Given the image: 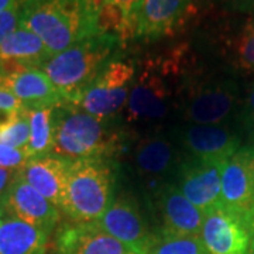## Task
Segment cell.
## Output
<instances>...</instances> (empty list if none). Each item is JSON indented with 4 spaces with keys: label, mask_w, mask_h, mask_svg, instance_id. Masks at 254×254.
<instances>
[{
    "label": "cell",
    "mask_w": 254,
    "mask_h": 254,
    "mask_svg": "<svg viewBox=\"0 0 254 254\" xmlns=\"http://www.w3.org/2000/svg\"><path fill=\"white\" fill-rule=\"evenodd\" d=\"M223 57L237 72L250 73L254 71V18H249L235 33L226 37Z\"/></svg>",
    "instance_id": "22"
},
{
    "label": "cell",
    "mask_w": 254,
    "mask_h": 254,
    "mask_svg": "<svg viewBox=\"0 0 254 254\" xmlns=\"http://www.w3.org/2000/svg\"><path fill=\"white\" fill-rule=\"evenodd\" d=\"M0 89L11 93L27 109L50 108L63 103L58 91L41 68L0 72Z\"/></svg>",
    "instance_id": "16"
},
{
    "label": "cell",
    "mask_w": 254,
    "mask_h": 254,
    "mask_svg": "<svg viewBox=\"0 0 254 254\" xmlns=\"http://www.w3.org/2000/svg\"><path fill=\"white\" fill-rule=\"evenodd\" d=\"M95 6H103L118 13L125 21L131 38H136L138 16L144 0H93Z\"/></svg>",
    "instance_id": "25"
},
{
    "label": "cell",
    "mask_w": 254,
    "mask_h": 254,
    "mask_svg": "<svg viewBox=\"0 0 254 254\" xmlns=\"http://www.w3.org/2000/svg\"><path fill=\"white\" fill-rule=\"evenodd\" d=\"M243 119L247 125L254 126V83L250 86V89L247 92L245 103H243Z\"/></svg>",
    "instance_id": "30"
},
{
    "label": "cell",
    "mask_w": 254,
    "mask_h": 254,
    "mask_svg": "<svg viewBox=\"0 0 254 254\" xmlns=\"http://www.w3.org/2000/svg\"><path fill=\"white\" fill-rule=\"evenodd\" d=\"M225 164L203 163L187 157L175 173V185L185 198L203 213L223 206L222 202V168Z\"/></svg>",
    "instance_id": "11"
},
{
    "label": "cell",
    "mask_w": 254,
    "mask_h": 254,
    "mask_svg": "<svg viewBox=\"0 0 254 254\" xmlns=\"http://www.w3.org/2000/svg\"><path fill=\"white\" fill-rule=\"evenodd\" d=\"M237 102V88L232 82L210 81L199 75L185 73L177 109L187 125H223Z\"/></svg>",
    "instance_id": "6"
},
{
    "label": "cell",
    "mask_w": 254,
    "mask_h": 254,
    "mask_svg": "<svg viewBox=\"0 0 254 254\" xmlns=\"http://www.w3.org/2000/svg\"><path fill=\"white\" fill-rule=\"evenodd\" d=\"M222 202L247 220L254 212V147L239 148L222 168Z\"/></svg>",
    "instance_id": "12"
},
{
    "label": "cell",
    "mask_w": 254,
    "mask_h": 254,
    "mask_svg": "<svg viewBox=\"0 0 254 254\" xmlns=\"http://www.w3.org/2000/svg\"><path fill=\"white\" fill-rule=\"evenodd\" d=\"M136 76L134 61L116 55L71 106L100 120L113 122L126 109Z\"/></svg>",
    "instance_id": "7"
},
{
    "label": "cell",
    "mask_w": 254,
    "mask_h": 254,
    "mask_svg": "<svg viewBox=\"0 0 254 254\" xmlns=\"http://www.w3.org/2000/svg\"><path fill=\"white\" fill-rule=\"evenodd\" d=\"M28 137H30V126H28L27 108H26L13 122H10L7 126L0 130V144L24 150L28 143Z\"/></svg>",
    "instance_id": "26"
},
{
    "label": "cell",
    "mask_w": 254,
    "mask_h": 254,
    "mask_svg": "<svg viewBox=\"0 0 254 254\" xmlns=\"http://www.w3.org/2000/svg\"><path fill=\"white\" fill-rule=\"evenodd\" d=\"M155 196L163 220L161 235L199 236L205 213L187 199L175 184H161Z\"/></svg>",
    "instance_id": "14"
},
{
    "label": "cell",
    "mask_w": 254,
    "mask_h": 254,
    "mask_svg": "<svg viewBox=\"0 0 254 254\" xmlns=\"http://www.w3.org/2000/svg\"><path fill=\"white\" fill-rule=\"evenodd\" d=\"M0 210L3 218H14L51 235L61 222L63 212L36 190L17 173L6 190Z\"/></svg>",
    "instance_id": "9"
},
{
    "label": "cell",
    "mask_w": 254,
    "mask_h": 254,
    "mask_svg": "<svg viewBox=\"0 0 254 254\" xmlns=\"http://www.w3.org/2000/svg\"><path fill=\"white\" fill-rule=\"evenodd\" d=\"M116 167L109 160L71 161L63 215L69 222L89 223L103 216L115 200Z\"/></svg>",
    "instance_id": "4"
},
{
    "label": "cell",
    "mask_w": 254,
    "mask_h": 254,
    "mask_svg": "<svg viewBox=\"0 0 254 254\" xmlns=\"http://www.w3.org/2000/svg\"><path fill=\"white\" fill-rule=\"evenodd\" d=\"M55 108H37L27 109L30 137L26 145L28 158L41 157L53 153L55 131Z\"/></svg>",
    "instance_id": "23"
},
{
    "label": "cell",
    "mask_w": 254,
    "mask_h": 254,
    "mask_svg": "<svg viewBox=\"0 0 254 254\" xmlns=\"http://www.w3.org/2000/svg\"><path fill=\"white\" fill-rule=\"evenodd\" d=\"M133 163L138 175L145 180L160 181L170 174L177 173L181 160L173 140L161 134H153L137 141Z\"/></svg>",
    "instance_id": "19"
},
{
    "label": "cell",
    "mask_w": 254,
    "mask_h": 254,
    "mask_svg": "<svg viewBox=\"0 0 254 254\" xmlns=\"http://www.w3.org/2000/svg\"><path fill=\"white\" fill-rule=\"evenodd\" d=\"M249 223H250V229H252V233L254 232V216L249 219Z\"/></svg>",
    "instance_id": "36"
},
{
    "label": "cell",
    "mask_w": 254,
    "mask_h": 254,
    "mask_svg": "<svg viewBox=\"0 0 254 254\" xmlns=\"http://www.w3.org/2000/svg\"><path fill=\"white\" fill-rule=\"evenodd\" d=\"M178 137L188 157L203 163L225 164L240 148V137L225 125H187Z\"/></svg>",
    "instance_id": "13"
},
{
    "label": "cell",
    "mask_w": 254,
    "mask_h": 254,
    "mask_svg": "<svg viewBox=\"0 0 254 254\" xmlns=\"http://www.w3.org/2000/svg\"><path fill=\"white\" fill-rule=\"evenodd\" d=\"M28 161L26 150L13 148L6 144H0V168L7 170H21Z\"/></svg>",
    "instance_id": "27"
},
{
    "label": "cell",
    "mask_w": 254,
    "mask_h": 254,
    "mask_svg": "<svg viewBox=\"0 0 254 254\" xmlns=\"http://www.w3.org/2000/svg\"><path fill=\"white\" fill-rule=\"evenodd\" d=\"M55 254H136L95 222H66L57 230Z\"/></svg>",
    "instance_id": "15"
},
{
    "label": "cell",
    "mask_w": 254,
    "mask_h": 254,
    "mask_svg": "<svg viewBox=\"0 0 254 254\" xmlns=\"http://www.w3.org/2000/svg\"><path fill=\"white\" fill-rule=\"evenodd\" d=\"M123 141L125 136L113 126V122L100 120L66 103L55 108L54 145L51 154L69 161H115L123 150Z\"/></svg>",
    "instance_id": "2"
},
{
    "label": "cell",
    "mask_w": 254,
    "mask_h": 254,
    "mask_svg": "<svg viewBox=\"0 0 254 254\" xmlns=\"http://www.w3.org/2000/svg\"><path fill=\"white\" fill-rule=\"evenodd\" d=\"M53 55L30 30L20 27L0 44V72L23 68H41Z\"/></svg>",
    "instance_id": "20"
},
{
    "label": "cell",
    "mask_w": 254,
    "mask_h": 254,
    "mask_svg": "<svg viewBox=\"0 0 254 254\" xmlns=\"http://www.w3.org/2000/svg\"><path fill=\"white\" fill-rule=\"evenodd\" d=\"M1 218H3V215H1V212H0V220H1Z\"/></svg>",
    "instance_id": "37"
},
{
    "label": "cell",
    "mask_w": 254,
    "mask_h": 254,
    "mask_svg": "<svg viewBox=\"0 0 254 254\" xmlns=\"http://www.w3.org/2000/svg\"><path fill=\"white\" fill-rule=\"evenodd\" d=\"M18 1L20 0H0V13L10 9V7H13V6H16Z\"/></svg>",
    "instance_id": "32"
},
{
    "label": "cell",
    "mask_w": 254,
    "mask_h": 254,
    "mask_svg": "<svg viewBox=\"0 0 254 254\" xmlns=\"http://www.w3.org/2000/svg\"><path fill=\"white\" fill-rule=\"evenodd\" d=\"M210 1H213V0H192V7H193V11L196 13V11H199L202 9V6H205V4H208Z\"/></svg>",
    "instance_id": "33"
},
{
    "label": "cell",
    "mask_w": 254,
    "mask_h": 254,
    "mask_svg": "<svg viewBox=\"0 0 254 254\" xmlns=\"http://www.w3.org/2000/svg\"><path fill=\"white\" fill-rule=\"evenodd\" d=\"M247 254H254V232L252 233V240H250V246H249V253Z\"/></svg>",
    "instance_id": "34"
},
{
    "label": "cell",
    "mask_w": 254,
    "mask_h": 254,
    "mask_svg": "<svg viewBox=\"0 0 254 254\" xmlns=\"http://www.w3.org/2000/svg\"><path fill=\"white\" fill-rule=\"evenodd\" d=\"M245 3L247 7H250V9L254 10V0H245Z\"/></svg>",
    "instance_id": "35"
},
{
    "label": "cell",
    "mask_w": 254,
    "mask_h": 254,
    "mask_svg": "<svg viewBox=\"0 0 254 254\" xmlns=\"http://www.w3.org/2000/svg\"><path fill=\"white\" fill-rule=\"evenodd\" d=\"M122 46L118 37L96 33L53 55L41 71L50 78L63 103L72 105L105 65L120 54Z\"/></svg>",
    "instance_id": "3"
},
{
    "label": "cell",
    "mask_w": 254,
    "mask_h": 254,
    "mask_svg": "<svg viewBox=\"0 0 254 254\" xmlns=\"http://www.w3.org/2000/svg\"><path fill=\"white\" fill-rule=\"evenodd\" d=\"M69 167V160L55 154H47L28 158L18 173L24 181L28 182L60 210H63Z\"/></svg>",
    "instance_id": "17"
},
{
    "label": "cell",
    "mask_w": 254,
    "mask_h": 254,
    "mask_svg": "<svg viewBox=\"0 0 254 254\" xmlns=\"http://www.w3.org/2000/svg\"><path fill=\"white\" fill-rule=\"evenodd\" d=\"M18 170H7V168H0V203L6 193V190L10 187L11 181L17 175ZM1 212V210H0Z\"/></svg>",
    "instance_id": "31"
},
{
    "label": "cell",
    "mask_w": 254,
    "mask_h": 254,
    "mask_svg": "<svg viewBox=\"0 0 254 254\" xmlns=\"http://www.w3.org/2000/svg\"><path fill=\"white\" fill-rule=\"evenodd\" d=\"M192 0H144L138 16L136 38L154 41L173 34L190 14Z\"/></svg>",
    "instance_id": "18"
},
{
    "label": "cell",
    "mask_w": 254,
    "mask_h": 254,
    "mask_svg": "<svg viewBox=\"0 0 254 254\" xmlns=\"http://www.w3.org/2000/svg\"><path fill=\"white\" fill-rule=\"evenodd\" d=\"M20 27V1L0 13V44Z\"/></svg>",
    "instance_id": "28"
},
{
    "label": "cell",
    "mask_w": 254,
    "mask_h": 254,
    "mask_svg": "<svg viewBox=\"0 0 254 254\" xmlns=\"http://www.w3.org/2000/svg\"><path fill=\"white\" fill-rule=\"evenodd\" d=\"M24 109L26 108L17 98H14L7 91L0 89V113L1 112H21Z\"/></svg>",
    "instance_id": "29"
},
{
    "label": "cell",
    "mask_w": 254,
    "mask_h": 254,
    "mask_svg": "<svg viewBox=\"0 0 254 254\" xmlns=\"http://www.w3.org/2000/svg\"><path fill=\"white\" fill-rule=\"evenodd\" d=\"M253 215H254V212H253ZM253 215H252V216H253Z\"/></svg>",
    "instance_id": "38"
},
{
    "label": "cell",
    "mask_w": 254,
    "mask_h": 254,
    "mask_svg": "<svg viewBox=\"0 0 254 254\" xmlns=\"http://www.w3.org/2000/svg\"><path fill=\"white\" fill-rule=\"evenodd\" d=\"M47 232L14 218L0 220V254H47Z\"/></svg>",
    "instance_id": "21"
},
{
    "label": "cell",
    "mask_w": 254,
    "mask_h": 254,
    "mask_svg": "<svg viewBox=\"0 0 254 254\" xmlns=\"http://www.w3.org/2000/svg\"><path fill=\"white\" fill-rule=\"evenodd\" d=\"M20 26L34 33L51 55L99 33L93 0H20Z\"/></svg>",
    "instance_id": "1"
},
{
    "label": "cell",
    "mask_w": 254,
    "mask_h": 254,
    "mask_svg": "<svg viewBox=\"0 0 254 254\" xmlns=\"http://www.w3.org/2000/svg\"><path fill=\"white\" fill-rule=\"evenodd\" d=\"M147 254H208L200 236H157L154 246Z\"/></svg>",
    "instance_id": "24"
},
{
    "label": "cell",
    "mask_w": 254,
    "mask_h": 254,
    "mask_svg": "<svg viewBox=\"0 0 254 254\" xmlns=\"http://www.w3.org/2000/svg\"><path fill=\"white\" fill-rule=\"evenodd\" d=\"M95 223L136 254H147L157 240L147 226L140 206L126 195L116 196Z\"/></svg>",
    "instance_id": "8"
},
{
    "label": "cell",
    "mask_w": 254,
    "mask_h": 254,
    "mask_svg": "<svg viewBox=\"0 0 254 254\" xmlns=\"http://www.w3.org/2000/svg\"><path fill=\"white\" fill-rule=\"evenodd\" d=\"M253 216H254V215H253Z\"/></svg>",
    "instance_id": "39"
},
{
    "label": "cell",
    "mask_w": 254,
    "mask_h": 254,
    "mask_svg": "<svg viewBox=\"0 0 254 254\" xmlns=\"http://www.w3.org/2000/svg\"><path fill=\"white\" fill-rule=\"evenodd\" d=\"M199 236L208 254H247L252 229L247 219L220 206L205 213Z\"/></svg>",
    "instance_id": "10"
},
{
    "label": "cell",
    "mask_w": 254,
    "mask_h": 254,
    "mask_svg": "<svg viewBox=\"0 0 254 254\" xmlns=\"http://www.w3.org/2000/svg\"><path fill=\"white\" fill-rule=\"evenodd\" d=\"M185 73L177 63H150L136 76L123 115L128 126H154L177 108Z\"/></svg>",
    "instance_id": "5"
}]
</instances>
